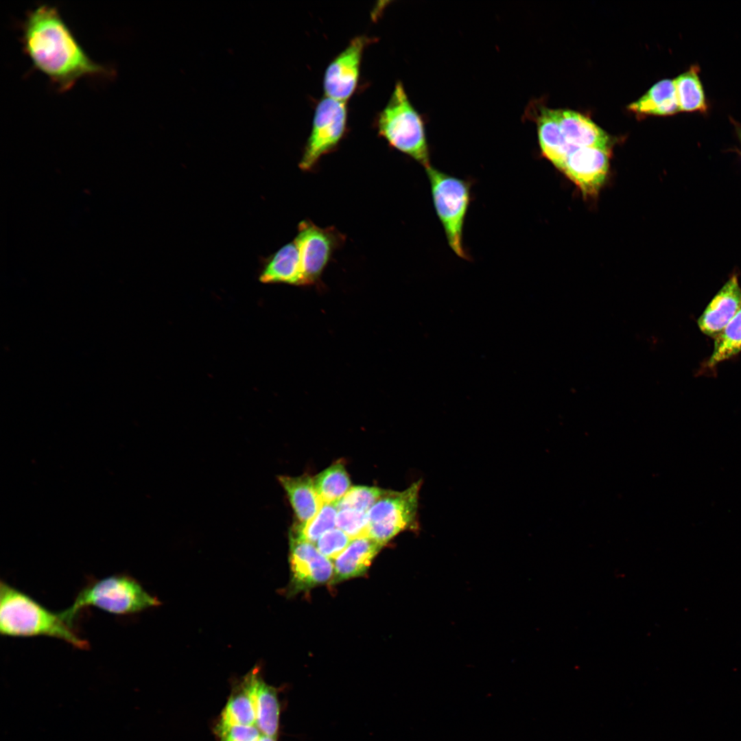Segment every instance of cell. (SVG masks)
<instances>
[{
    "instance_id": "6da1fadb",
    "label": "cell",
    "mask_w": 741,
    "mask_h": 741,
    "mask_svg": "<svg viewBox=\"0 0 741 741\" xmlns=\"http://www.w3.org/2000/svg\"><path fill=\"white\" fill-rule=\"evenodd\" d=\"M21 43L34 67L61 92L82 78L111 74L90 58L54 6L40 5L27 13Z\"/></svg>"
},
{
    "instance_id": "7a4b0ae2",
    "label": "cell",
    "mask_w": 741,
    "mask_h": 741,
    "mask_svg": "<svg viewBox=\"0 0 741 741\" xmlns=\"http://www.w3.org/2000/svg\"><path fill=\"white\" fill-rule=\"evenodd\" d=\"M0 632L14 637L44 635L64 640L80 649L89 643L78 636L60 616L25 593L0 583Z\"/></svg>"
},
{
    "instance_id": "3957f363",
    "label": "cell",
    "mask_w": 741,
    "mask_h": 741,
    "mask_svg": "<svg viewBox=\"0 0 741 741\" xmlns=\"http://www.w3.org/2000/svg\"><path fill=\"white\" fill-rule=\"evenodd\" d=\"M159 603L132 577L118 574L90 582L78 593L72 605L59 613L73 627L78 613L86 607L94 606L112 613L126 615Z\"/></svg>"
},
{
    "instance_id": "277c9868",
    "label": "cell",
    "mask_w": 741,
    "mask_h": 741,
    "mask_svg": "<svg viewBox=\"0 0 741 741\" xmlns=\"http://www.w3.org/2000/svg\"><path fill=\"white\" fill-rule=\"evenodd\" d=\"M379 136L390 145L408 155L425 168L431 166L421 115L410 103L403 84L397 82L377 119Z\"/></svg>"
},
{
    "instance_id": "5b68a950",
    "label": "cell",
    "mask_w": 741,
    "mask_h": 741,
    "mask_svg": "<svg viewBox=\"0 0 741 741\" xmlns=\"http://www.w3.org/2000/svg\"><path fill=\"white\" fill-rule=\"evenodd\" d=\"M434 209L449 247L460 258L469 257L462 242L463 226L471 202V183L432 166L425 169Z\"/></svg>"
},
{
    "instance_id": "8992f818",
    "label": "cell",
    "mask_w": 741,
    "mask_h": 741,
    "mask_svg": "<svg viewBox=\"0 0 741 741\" xmlns=\"http://www.w3.org/2000/svg\"><path fill=\"white\" fill-rule=\"evenodd\" d=\"M422 483L420 479L403 491H387L367 512L368 537L384 545L401 532L417 531Z\"/></svg>"
},
{
    "instance_id": "52a82bcc",
    "label": "cell",
    "mask_w": 741,
    "mask_h": 741,
    "mask_svg": "<svg viewBox=\"0 0 741 741\" xmlns=\"http://www.w3.org/2000/svg\"><path fill=\"white\" fill-rule=\"evenodd\" d=\"M346 102L326 96L320 100L299 163L302 170H311L323 155L337 148L346 132Z\"/></svg>"
},
{
    "instance_id": "ba28073f",
    "label": "cell",
    "mask_w": 741,
    "mask_h": 741,
    "mask_svg": "<svg viewBox=\"0 0 741 741\" xmlns=\"http://www.w3.org/2000/svg\"><path fill=\"white\" fill-rule=\"evenodd\" d=\"M294 240L299 251L303 285H308L320 279L345 237L334 227L321 228L310 220H303L298 224Z\"/></svg>"
},
{
    "instance_id": "9c48e42d",
    "label": "cell",
    "mask_w": 741,
    "mask_h": 741,
    "mask_svg": "<svg viewBox=\"0 0 741 741\" xmlns=\"http://www.w3.org/2000/svg\"><path fill=\"white\" fill-rule=\"evenodd\" d=\"M290 593L331 582L334 574L333 563L322 554L314 543L290 537Z\"/></svg>"
},
{
    "instance_id": "30bf717a",
    "label": "cell",
    "mask_w": 741,
    "mask_h": 741,
    "mask_svg": "<svg viewBox=\"0 0 741 741\" xmlns=\"http://www.w3.org/2000/svg\"><path fill=\"white\" fill-rule=\"evenodd\" d=\"M369 41L364 36L353 38L331 61L324 75L326 97L344 102L351 97L357 84L362 53Z\"/></svg>"
},
{
    "instance_id": "8fae6325",
    "label": "cell",
    "mask_w": 741,
    "mask_h": 741,
    "mask_svg": "<svg viewBox=\"0 0 741 741\" xmlns=\"http://www.w3.org/2000/svg\"><path fill=\"white\" fill-rule=\"evenodd\" d=\"M611 150L598 148H574L561 170L585 196L596 195L606 180Z\"/></svg>"
},
{
    "instance_id": "7c38bea8",
    "label": "cell",
    "mask_w": 741,
    "mask_h": 741,
    "mask_svg": "<svg viewBox=\"0 0 741 741\" xmlns=\"http://www.w3.org/2000/svg\"><path fill=\"white\" fill-rule=\"evenodd\" d=\"M741 305V287L733 274L709 301L698 319L701 331L715 338L736 315Z\"/></svg>"
},
{
    "instance_id": "4fadbf2b",
    "label": "cell",
    "mask_w": 741,
    "mask_h": 741,
    "mask_svg": "<svg viewBox=\"0 0 741 741\" xmlns=\"http://www.w3.org/2000/svg\"><path fill=\"white\" fill-rule=\"evenodd\" d=\"M558 117L565 140L572 148L611 150L609 135L587 117L574 110L558 109Z\"/></svg>"
},
{
    "instance_id": "5bb4252c",
    "label": "cell",
    "mask_w": 741,
    "mask_h": 741,
    "mask_svg": "<svg viewBox=\"0 0 741 741\" xmlns=\"http://www.w3.org/2000/svg\"><path fill=\"white\" fill-rule=\"evenodd\" d=\"M383 545L366 536L353 539L333 559V583L364 574Z\"/></svg>"
},
{
    "instance_id": "9a60e30c",
    "label": "cell",
    "mask_w": 741,
    "mask_h": 741,
    "mask_svg": "<svg viewBox=\"0 0 741 741\" xmlns=\"http://www.w3.org/2000/svg\"><path fill=\"white\" fill-rule=\"evenodd\" d=\"M259 675V669L255 668L235 687L221 714L219 723L256 725L255 688Z\"/></svg>"
},
{
    "instance_id": "2e32d148",
    "label": "cell",
    "mask_w": 741,
    "mask_h": 741,
    "mask_svg": "<svg viewBox=\"0 0 741 741\" xmlns=\"http://www.w3.org/2000/svg\"><path fill=\"white\" fill-rule=\"evenodd\" d=\"M535 113L538 138L543 156L561 170L569 153L574 149L565 140L558 117V110L541 107Z\"/></svg>"
},
{
    "instance_id": "e0dca14e",
    "label": "cell",
    "mask_w": 741,
    "mask_h": 741,
    "mask_svg": "<svg viewBox=\"0 0 741 741\" xmlns=\"http://www.w3.org/2000/svg\"><path fill=\"white\" fill-rule=\"evenodd\" d=\"M279 480L287 493L300 524H305L316 516L323 503L311 477L281 475Z\"/></svg>"
},
{
    "instance_id": "ac0fdd59",
    "label": "cell",
    "mask_w": 741,
    "mask_h": 741,
    "mask_svg": "<svg viewBox=\"0 0 741 741\" xmlns=\"http://www.w3.org/2000/svg\"><path fill=\"white\" fill-rule=\"evenodd\" d=\"M259 279L263 283H285L303 285L299 251L294 239L272 255Z\"/></svg>"
},
{
    "instance_id": "d6986e66",
    "label": "cell",
    "mask_w": 741,
    "mask_h": 741,
    "mask_svg": "<svg viewBox=\"0 0 741 741\" xmlns=\"http://www.w3.org/2000/svg\"><path fill=\"white\" fill-rule=\"evenodd\" d=\"M635 113L651 115H672L679 110L672 80H662L654 84L642 97L628 106Z\"/></svg>"
},
{
    "instance_id": "ffe728a7",
    "label": "cell",
    "mask_w": 741,
    "mask_h": 741,
    "mask_svg": "<svg viewBox=\"0 0 741 741\" xmlns=\"http://www.w3.org/2000/svg\"><path fill=\"white\" fill-rule=\"evenodd\" d=\"M256 726L265 736L277 738L279 729L280 702L276 689L259 676L255 688Z\"/></svg>"
},
{
    "instance_id": "44dd1931",
    "label": "cell",
    "mask_w": 741,
    "mask_h": 741,
    "mask_svg": "<svg viewBox=\"0 0 741 741\" xmlns=\"http://www.w3.org/2000/svg\"><path fill=\"white\" fill-rule=\"evenodd\" d=\"M699 71L698 65H692L673 80L679 111L707 112L708 104Z\"/></svg>"
},
{
    "instance_id": "7402d4cb",
    "label": "cell",
    "mask_w": 741,
    "mask_h": 741,
    "mask_svg": "<svg viewBox=\"0 0 741 741\" xmlns=\"http://www.w3.org/2000/svg\"><path fill=\"white\" fill-rule=\"evenodd\" d=\"M314 482L322 502L334 505L349 490L351 484L344 466L340 462L317 475Z\"/></svg>"
},
{
    "instance_id": "603a6c76",
    "label": "cell",
    "mask_w": 741,
    "mask_h": 741,
    "mask_svg": "<svg viewBox=\"0 0 741 741\" xmlns=\"http://www.w3.org/2000/svg\"><path fill=\"white\" fill-rule=\"evenodd\" d=\"M714 339V349L707 362L709 368L741 352V305L736 315Z\"/></svg>"
},
{
    "instance_id": "cb8c5ba5",
    "label": "cell",
    "mask_w": 741,
    "mask_h": 741,
    "mask_svg": "<svg viewBox=\"0 0 741 741\" xmlns=\"http://www.w3.org/2000/svg\"><path fill=\"white\" fill-rule=\"evenodd\" d=\"M338 509L334 504H323L320 510L305 524H297L291 530L290 537L315 544L326 532L334 528Z\"/></svg>"
},
{
    "instance_id": "d4e9b609",
    "label": "cell",
    "mask_w": 741,
    "mask_h": 741,
    "mask_svg": "<svg viewBox=\"0 0 741 741\" xmlns=\"http://www.w3.org/2000/svg\"><path fill=\"white\" fill-rule=\"evenodd\" d=\"M386 491L377 487L355 486L335 506L338 510L351 508L367 513Z\"/></svg>"
},
{
    "instance_id": "484cf974",
    "label": "cell",
    "mask_w": 741,
    "mask_h": 741,
    "mask_svg": "<svg viewBox=\"0 0 741 741\" xmlns=\"http://www.w3.org/2000/svg\"><path fill=\"white\" fill-rule=\"evenodd\" d=\"M336 526L351 539L368 536L367 513L351 508L338 510Z\"/></svg>"
},
{
    "instance_id": "4316f807",
    "label": "cell",
    "mask_w": 741,
    "mask_h": 741,
    "mask_svg": "<svg viewBox=\"0 0 741 741\" xmlns=\"http://www.w3.org/2000/svg\"><path fill=\"white\" fill-rule=\"evenodd\" d=\"M351 540L346 533L337 528L323 534L314 545L322 554L333 560L346 549Z\"/></svg>"
},
{
    "instance_id": "83f0119b",
    "label": "cell",
    "mask_w": 741,
    "mask_h": 741,
    "mask_svg": "<svg viewBox=\"0 0 741 741\" xmlns=\"http://www.w3.org/2000/svg\"><path fill=\"white\" fill-rule=\"evenodd\" d=\"M220 741H259L263 735L256 725H217Z\"/></svg>"
},
{
    "instance_id": "f1b7e54d",
    "label": "cell",
    "mask_w": 741,
    "mask_h": 741,
    "mask_svg": "<svg viewBox=\"0 0 741 741\" xmlns=\"http://www.w3.org/2000/svg\"><path fill=\"white\" fill-rule=\"evenodd\" d=\"M734 126H735V128H736V134H737L738 139L740 144V150L739 151V153H740V156H741V126L738 125L736 122H734Z\"/></svg>"
},
{
    "instance_id": "f546056e",
    "label": "cell",
    "mask_w": 741,
    "mask_h": 741,
    "mask_svg": "<svg viewBox=\"0 0 741 741\" xmlns=\"http://www.w3.org/2000/svg\"><path fill=\"white\" fill-rule=\"evenodd\" d=\"M259 741H277V738L263 735Z\"/></svg>"
}]
</instances>
